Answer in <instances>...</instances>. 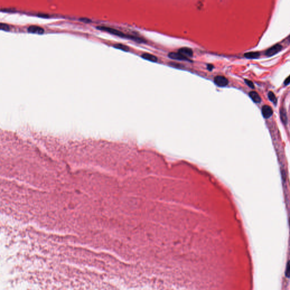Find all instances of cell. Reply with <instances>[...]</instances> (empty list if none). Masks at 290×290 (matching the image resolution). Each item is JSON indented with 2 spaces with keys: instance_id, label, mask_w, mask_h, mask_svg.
Masks as SVG:
<instances>
[{
  "instance_id": "cell-1",
  "label": "cell",
  "mask_w": 290,
  "mask_h": 290,
  "mask_svg": "<svg viewBox=\"0 0 290 290\" xmlns=\"http://www.w3.org/2000/svg\"><path fill=\"white\" fill-rule=\"evenodd\" d=\"M96 28L98 29H99V30H100L107 31L108 33H112V34H113V35H117V36H120V37L128 38L133 39H135L133 36H129V35H127L123 33V32H121V31H120L119 30H117L115 29V28H111V27H107V26H98L96 27Z\"/></svg>"
},
{
  "instance_id": "cell-2",
  "label": "cell",
  "mask_w": 290,
  "mask_h": 290,
  "mask_svg": "<svg viewBox=\"0 0 290 290\" xmlns=\"http://www.w3.org/2000/svg\"><path fill=\"white\" fill-rule=\"evenodd\" d=\"M214 82L216 85L220 87H224L228 83V79L223 76L218 75L214 78Z\"/></svg>"
},
{
  "instance_id": "cell-3",
  "label": "cell",
  "mask_w": 290,
  "mask_h": 290,
  "mask_svg": "<svg viewBox=\"0 0 290 290\" xmlns=\"http://www.w3.org/2000/svg\"><path fill=\"white\" fill-rule=\"evenodd\" d=\"M282 48V47L281 45H280L279 44H277V45L273 46V47H272L270 49L267 50L266 52V56H273L274 55H275L276 53H278L280 50H281Z\"/></svg>"
},
{
  "instance_id": "cell-4",
  "label": "cell",
  "mask_w": 290,
  "mask_h": 290,
  "mask_svg": "<svg viewBox=\"0 0 290 290\" xmlns=\"http://www.w3.org/2000/svg\"><path fill=\"white\" fill-rule=\"evenodd\" d=\"M179 53H180L184 57L187 58L192 57L193 54V52L191 48H186V47L180 48L179 50Z\"/></svg>"
},
{
  "instance_id": "cell-5",
  "label": "cell",
  "mask_w": 290,
  "mask_h": 290,
  "mask_svg": "<svg viewBox=\"0 0 290 290\" xmlns=\"http://www.w3.org/2000/svg\"><path fill=\"white\" fill-rule=\"evenodd\" d=\"M28 31L29 33H43L44 31V30L42 27L38 26H35V25H32L30 26L28 28Z\"/></svg>"
},
{
  "instance_id": "cell-6",
  "label": "cell",
  "mask_w": 290,
  "mask_h": 290,
  "mask_svg": "<svg viewBox=\"0 0 290 290\" xmlns=\"http://www.w3.org/2000/svg\"><path fill=\"white\" fill-rule=\"evenodd\" d=\"M262 113L265 118H267L273 115V110L270 106H264L262 108Z\"/></svg>"
},
{
  "instance_id": "cell-7",
  "label": "cell",
  "mask_w": 290,
  "mask_h": 290,
  "mask_svg": "<svg viewBox=\"0 0 290 290\" xmlns=\"http://www.w3.org/2000/svg\"><path fill=\"white\" fill-rule=\"evenodd\" d=\"M168 57L169 58L174 60H187L188 58L184 57L180 53H176V52H171L169 53Z\"/></svg>"
},
{
  "instance_id": "cell-8",
  "label": "cell",
  "mask_w": 290,
  "mask_h": 290,
  "mask_svg": "<svg viewBox=\"0 0 290 290\" xmlns=\"http://www.w3.org/2000/svg\"><path fill=\"white\" fill-rule=\"evenodd\" d=\"M142 57L152 62H157V58L156 56L149 53H145L142 55Z\"/></svg>"
},
{
  "instance_id": "cell-9",
  "label": "cell",
  "mask_w": 290,
  "mask_h": 290,
  "mask_svg": "<svg viewBox=\"0 0 290 290\" xmlns=\"http://www.w3.org/2000/svg\"><path fill=\"white\" fill-rule=\"evenodd\" d=\"M249 96L252 98V99L253 100V101L256 102V103H260L261 101V98L256 92H255V91L250 92L249 93Z\"/></svg>"
},
{
  "instance_id": "cell-10",
  "label": "cell",
  "mask_w": 290,
  "mask_h": 290,
  "mask_svg": "<svg viewBox=\"0 0 290 290\" xmlns=\"http://www.w3.org/2000/svg\"><path fill=\"white\" fill-rule=\"evenodd\" d=\"M260 55V54L258 52H249L244 55L245 57L248 58H257Z\"/></svg>"
},
{
  "instance_id": "cell-11",
  "label": "cell",
  "mask_w": 290,
  "mask_h": 290,
  "mask_svg": "<svg viewBox=\"0 0 290 290\" xmlns=\"http://www.w3.org/2000/svg\"><path fill=\"white\" fill-rule=\"evenodd\" d=\"M113 46L116 48L125 50V51H128L129 50V48L128 46L124 45V44H116L113 45Z\"/></svg>"
},
{
  "instance_id": "cell-12",
  "label": "cell",
  "mask_w": 290,
  "mask_h": 290,
  "mask_svg": "<svg viewBox=\"0 0 290 290\" xmlns=\"http://www.w3.org/2000/svg\"><path fill=\"white\" fill-rule=\"evenodd\" d=\"M268 96H269V99L270 100L275 104L277 103V98H276V97H275V96L273 92H271V91L269 92L268 93Z\"/></svg>"
},
{
  "instance_id": "cell-13",
  "label": "cell",
  "mask_w": 290,
  "mask_h": 290,
  "mask_svg": "<svg viewBox=\"0 0 290 290\" xmlns=\"http://www.w3.org/2000/svg\"><path fill=\"white\" fill-rule=\"evenodd\" d=\"M285 275L287 278H290V261H289L287 264Z\"/></svg>"
},
{
  "instance_id": "cell-14",
  "label": "cell",
  "mask_w": 290,
  "mask_h": 290,
  "mask_svg": "<svg viewBox=\"0 0 290 290\" xmlns=\"http://www.w3.org/2000/svg\"><path fill=\"white\" fill-rule=\"evenodd\" d=\"M0 27H1V30H4V31H9V30H10V27H9L8 25H7V24H5V23H0Z\"/></svg>"
},
{
  "instance_id": "cell-15",
  "label": "cell",
  "mask_w": 290,
  "mask_h": 290,
  "mask_svg": "<svg viewBox=\"0 0 290 290\" xmlns=\"http://www.w3.org/2000/svg\"><path fill=\"white\" fill-rule=\"evenodd\" d=\"M281 115V118H282V121L284 123H286V122H287V117H286V115L285 114V113H283L282 111Z\"/></svg>"
},
{
  "instance_id": "cell-16",
  "label": "cell",
  "mask_w": 290,
  "mask_h": 290,
  "mask_svg": "<svg viewBox=\"0 0 290 290\" xmlns=\"http://www.w3.org/2000/svg\"><path fill=\"white\" fill-rule=\"evenodd\" d=\"M245 81L246 83L250 87L253 88V89L255 87H254V84H253V83H252L251 81H248V80H247V79H245Z\"/></svg>"
},
{
  "instance_id": "cell-17",
  "label": "cell",
  "mask_w": 290,
  "mask_h": 290,
  "mask_svg": "<svg viewBox=\"0 0 290 290\" xmlns=\"http://www.w3.org/2000/svg\"><path fill=\"white\" fill-rule=\"evenodd\" d=\"M290 83V76H289V77H288V78H287V79H286V81H285V82H284V83H285V84H288L289 83Z\"/></svg>"
}]
</instances>
